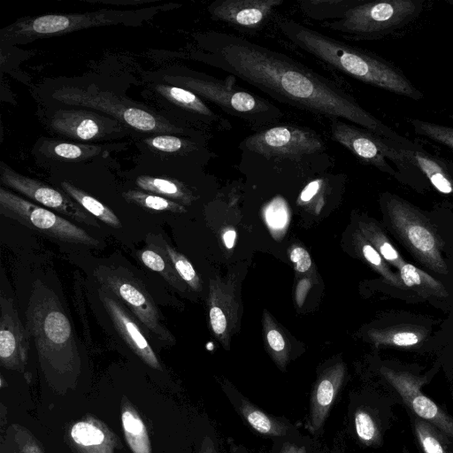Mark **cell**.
Segmentation results:
<instances>
[{
    "label": "cell",
    "mask_w": 453,
    "mask_h": 453,
    "mask_svg": "<svg viewBox=\"0 0 453 453\" xmlns=\"http://www.w3.org/2000/svg\"><path fill=\"white\" fill-rule=\"evenodd\" d=\"M27 330L34 338L46 376H76L80 356L69 319L57 296L37 281L27 311Z\"/></svg>",
    "instance_id": "obj_4"
},
{
    "label": "cell",
    "mask_w": 453,
    "mask_h": 453,
    "mask_svg": "<svg viewBox=\"0 0 453 453\" xmlns=\"http://www.w3.org/2000/svg\"><path fill=\"white\" fill-rule=\"evenodd\" d=\"M267 341L271 349L275 352H281L285 349L283 337L277 330L272 329L267 333Z\"/></svg>",
    "instance_id": "obj_42"
},
{
    "label": "cell",
    "mask_w": 453,
    "mask_h": 453,
    "mask_svg": "<svg viewBox=\"0 0 453 453\" xmlns=\"http://www.w3.org/2000/svg\"><path fill=\"white\" fill-rule=\"evenodd\" d=\"M197 453H248V451L243 445L237 444L232 438L227 440L226 449L221 451L216 437L207 434L202 438Z\"/></svg>",
    "instance_id": "obj_36"
},
{
    "label": "cell",
    "mask_w": 453,
    "mask_h": 453,
    "mask_svg": "<svg viewBox=\"0 0 453 453\" xmlns=\"http://www.w3.org/2000/svg\"><path fill=\"white\" fill-rule=\"evenodd\" d=\"M0 212L51 238L65 242L99 246V242L82 228L4 188H0Z\"/></svg>",
    "instance_id": "obj_7"
},
{
    "label": "cell",
    "mask_w": 453,
    "mask_h": 453,
    "mask_svg": "<svg viewBox=\"0 0 453 453\" xmlns=\"http://www.w3.org/2000/svg\"><path fill=\"white\" fill-rule=\"evenodd\" d=\"M265 219L268 226L273 229H282L288 222V211L285 205L274 201L266 209Z\"/></svg>",
    "instance_id": "obj_37"
},
{
    "label": "cell",
    "mask_w": 453,
    "mask_h": 453,
    "mask_svg": "<svg viewBox=\"0 0 453 453\" xmlns=\"http://www.w3.org/2000/svg\"><path fill=\"white\" fill-rule=\"evenodd\" d=\"M0 363L6 369L23 372L29 349V334L20 322L12 299L1 296Z\"/></svg>",
    "instance_id": "obj_16"
},
{
    "label": "cell",
    "mask_w": 453,
    "mask_h": 453,
    "mask_svg": "<svg viewBox=\"0 0 453 453\" xmlns=\"http://www.w3.org/2000/svg\"><path fill=\"white\" fill-rule=\"evenodd\" d=\"M351 425L357 441L367 447L380 446L382 442L379 424L366 406H357L351 412Z\"/></svg>",
    "instance_id": "obj_26"
},
{
    "label": "cell",
    "mask_w": 453,
    "mask_h": 453,
    "mask_svg": "<svg viewBox=\"0 0 453 453\" xmlns=\"http://www.w3.org/2000/svg\"><path fill=\"white\" fill-rule=\"evenodd\" d=\"M414 431L418 442L424 453H449L444 444L443 437L438 429L429 422L416 418Z\"/></svg>",
    "instance_id": "obj_29"
},
{
    "label": "cell",
    "mask_w": 453,
    "mask_h": 453,
    "mask_svg": "<svg viewBox=\"0 0 453 453\" xmlns=\"http://www.w3.org/2000/svg\"><path fill=\"white\" fill-rule=\"evenodd\" d=\"M51 125L59 133L81 140L93 139L101 131V125L96 118L80 111L58 112Z\"/></svg>",
    "instance_id": "obj_21"
},
{
    "label": "cell",
    "mask_w": 453,
    "mask_h": 453,
    "mask_svg": "<svg viewBox=\"0 0 453 453\" xmlns=\"http://www.w3.org/2000/svg\"><path fill=\"white\" fill-rule=\"evenodd\" d=\"M386 211L393 231L410 252L430 270L446 274L442 242L427 218L406 200L390 194Z\"/></svg>",
    "instance_id": "obj_6"
},
{
    "label": "cell",
    "mask_w": 453,
    "mask_h": 453,
    "mask_svg": "<svg viewBox=\"0 0 453 453\" xmlns=\"http://www.w3.org/2000/svg\"><path fill=\"white\" fill-rule=\"evenodd\" d=\"M150 143L157 150L174 152L182 148V140L173 135H158L150 139Z\"/></svg>",
    "instance_id": "obj_38"
},
{
    "label": "cell",
    "mask_w": 453,
    "mask_h": 453,
    "mask_svg": "<svg viewBox=\"0 0 453 453\" xmlns=\"http://www.w3.org/2000/svg\"><path fill=\"white\" fill-rule=\"evenodd\" d=\"M366 231L374 245L373 247L381 255L383 259L398 269L406 263L398 250L380 228L372 226Z\"/></svg>",
    "instance_id": "obj_34"
},
{
    "label": "cell",
    "mask_w": 453,
    "mask_h": 453,
    "mask_svg": "<svg viewBox=\"0 0 453 453\" xmlns=\"http://www.w3.org/2000/svg\"><path fill=\"white\" fill-rule=\"evenodd\" d=\"M282 4V0H219L213 2L208 11L214 20L251 33L258 30Z\"/></svg>",
    "instance_id": "obj_14"
},
{
    "label": "cell",
    "mask_w": 453,
    "mask_h": 453,
    "mask_svg": "<svg viewBox=\"0 0 453 453\" xmlns=\"http://www.w3.org/2000/svg\"><path fill=\"white\" fill-rule=\"evenodd\" d=\"M72 444L78 453H115L121 442L100 420L86 418L73 425L70 430Z\"/></svg>",
    "instance_id": "obj_19"
},
{
    "label": "cell",
    "mask_w": 453,
    "mask_h": 453,
    "mask_svg": "<svg viewBox=\"0 0 453 453\" xmlns=\"http://www.w3.org/2000/svg\"><path fill=\"white\" fill-rule=\"evenodd\" d=\"M136 185L143 190L182 201L188 200L182 188L175 182L161 178L141 176L136 180Z\"/></svg>",
    "instance_id": "obj_32"
},
{
    "label": "cell",
    "mask_w": 453,
    "mask_h": 453,
    "mask_svg": "<svg viewBox=\"0 0 453 453\" xmlns=\"http://www.w3.org/2000/svg\"><path fill=\"white\" fill-rule=\"evenodd\" d=\"M222 390L242 422L253 433L272 440L300 433L288 418L260 409L230 383L224 382Z\"/></svg>",
    "instance_id": "obj_15"
},
{
    "label": "cell",
    "mask_w": 453,
    "mask_h": 453,
    "mask_svg": "<svg viewBox=\"0 0 453 453\" xmlns=\"http://www.w3.org/2000/svg\"><path fill=\"white\" fill-rule=\"evenodd\" d=\"M53 152L60 157L75 159L81 157L83 154L81 148L72 143H57L53 146Z\"/></svg>",
    "instance_id": "obj_40"
},
{
    "label": "cell",
    "mask_w": 453,
    "mask_h": 453,
    "mask_svg": "<svg viewBox=\"0 0 453 453\" xmlns=\"http://www.w3.org/2000/svg\"><path fill=\"white\" fill-rule=\"evenodd\" d=\"M290 259L300 273H304L311 267V260L309 253L301 247L295 248L290 253Z\"/></svg>",
    "instance_id": "obj_39"
},
{
    "label": "cell",
    "mask_w": 453,
    "mask_h": 453,
    "mask_svg": "<svg viewBox=\"0 0 453 453\" xmlns=\"http://www.w3.org/2000/svg\"><path fill=\"white\" fill-rule=\"evenodd\" d=\"M269 453H314V441L300 432L273 440Z\"/></svg>",
    "instance_id": "obj_33"
},
{
    "label": "cell",
    "mask_w": 453,
    "mask_h": 453,
    "mask_svg": "<svg viewBox=\"0 0 453 453\" xmlns=\"http://www.w3.org/2000/svg\"><path fill=\"white\" fill-rule=\"evenodd\" d=\"M372 338L377 344L409 348L419 344L426 337L422 326L400 325L376 331Z\"/></svg>",
    "instance_id": "obj_25"
},
{
    "label": "cell",
    "mask_w": 453,
    "mask_h": 453,
    "mask_svg": "<svg viewBox=\"0 0 453 453\" xmlns=\"http://www.w3.org/2000/svg\"><path fill=\"white\" fill-rule=\"evenodd\" d=\"M449 118L453 121V114L449 115Z\"/></svg>",
    "instance_id": "obj_48"
},
{
    "label": "cell",
    "mask_w": 453,
    "mask_h": 453,
    "mask_svg": "<svg viewBox=\"0 0 453 453\" xmlns=\"http://www.w3.org/2000/svg\"><path fill=\"white\" fill-rule=\"evenodd\" d=\"M165 80L182 85L185 89L215 104L226 113L252 125H267L283 116L282 111L271 102L237 87L232 75L225 81L206 74L170 76Z\"/></svg>",
    "instance_id": "obj_5"
},
{
    "label": "cell",
    "mask_w": 453,
    "mask_h": 453,
    "mask_svg": "<svg viewBox=\"0 0 453 453\" xmlns=\"http://www.w3.org/2000/svg\"><path fill=\"white\" fill-rule=\"evenodd\" d=\"M300 10L308 18L353 40H375L413 22L425 0H306Z\"/></svg>",
    "instance_id": "obj_3"
},
{
    "label": "cell",
    "mask_w": 453,
    "mask_h": 453,
    "mask_svg": "<svg viewBox=\"0 0 453 453\" xmlns=\"http://www.w3.org/2000/svg\"><path fill=\"white\" fill-rule=\"evenodd\" d=\"M345 371L336 365L322 373L313 385L310 394L308 413L303 424L304 429L312 436L323 433L325 423L335 403L344 384Z\"/></svg>",
    "instance_id": "obj_17"
},
{
    "label": "cell",
    "mask_w": 453,
    "mask_h": 453,
    "mask_svg": "<svg viewBox=\"0 0 453 453\" xmlns=\"http://www.w3.org/2000/svg\"><path fill=\"white\" fill-rule=\"evenodd\" d=\"M122 427L126 441L134 453H151L150 441L145 425L134 407L122 405Z\"/></svg>",
    "instance_id": "obj_22"
},
{
    "label": "cell",
    "mask_w": 453,
    "mask_h": 453,
    "mask_svg": "<svg viewBox=\"0 0 453 453\" xmlns=\"http://www.w3.org/2000/svg\"><path fill=\"white\" fill-rule=\"evenodd\" d=\"M330 126L332 138L348 149L362 163L399 178L398 172L383 153L386 141L388 139L340 119L331 120Z\"/></svg>",
    "instance_id": "obj_12"
},
{
    "label": "cell",
    "mask_w": 453,
    "mask_h": 453,
    "mask_svg": "<svg viewBox=\"0 0 453 453\" xmlns=\"http://www.w3.org/2000/svg\"><path fill=\"white\" fill-rule=\"evenodd\" d=\"M124 198L129 203H135L142 208L153 211H184V208L164 196L146 194L141 191L129 190L123 193Z\"/></svg>",
    "instance_id": "obj_31"
},
{
    "label": "cell",
    "mask_w": 453,
    "mask_h": 453,
    "mask_svg": "<svg viewBox=\"0 0 453 453\" xmlns=\"http://www.w3.org/2000/svg\"><path fill=\"white\" fill-rule=\"evenodd\" d=\"M310 288V281L308 280H303L299 282L296 289V300L298 305L301 306L304 300V297Z\"/></svg>",
    "instance_id": "obj_43"
},
{
    "label": "cell",
    "mask_w": 453,
    "mask_h": 453,
    "mask_svg": "<svg viewBox=\"0 0 453 453\" xmlns=\"http://www.w3.org/2000/svg\"><path fill=\"white\" fill-rule=\"evenodd\" d=\"M445 2L453 8V0H445Z\"/></svg>",
    "instance_id": "obj_47"
},
{
    "label": "cell",
    "mask_w": 453,
    "mask_h": 453,
    "mask_svg": "<svg viewBox=\"0 0 453 453\" xmlns=\"http://www.w3.org/2000/svg\"><path fill=\"white\" fill-rule=\"evenodd\" d=\"M62 189L85 211L114 228L122 226L118 217L100 201L67 181L61 182Z\"/></svg>",
    "instance_id": "obj_27"
},
{
    "label": "cell",
    "mask_w": 453,
    "mask_h": 453,
    "mask_svg": "<svg viewBox=\"0 0 453 453\" xmlns=\"http://www.w3.org/2000/svg\"><path fill=\"white\" fill-rule=\"evenodd\" d=\"M414 132L453 150V127L419 119H411Z\"/></svg>",
    "instance_id": "obj_30"
},
{
    "label": "cell",
    "mask_w": 453,
    "mask_h": 453,
    "mask_svg": "<svg viewBox=\"0 0 453 453\" xmlns=\"http://www.w3.org/2000/svg\"><path fill=\"white\" fill-rule=\"evenodd\" d=\"M20 453H42L40 448L35 444V440L31 438H26L23 445L19 447Z\"/></svg>",
    "instance_id": "obj_44"
},
{
    "label": "cell",
    "mask_w": 453,
    "mask_h": 453,
    "mask_svg": "<svg viewBox=\"0 0 453 453\" xmlns=\"http://www.w3.org/2000/svg\"><path fill=\"white\" fill-rule=\"evenodd\" d=\"M399 152L416 165L437 191L453 194V162L428 153L419 145L415 149L397 148Z\"/></svg>",
    "instance_id": "obj_20"
},
{
    "label": "cell",
    "mask_w": 453,
    "mask_h": 453,
    "mask_svg": "<svg viewBox=\"0 0 453 453\" xmlns=\"http://www.w3.org/2000/svg\"><path fill=\"white\" fill-rule=\"evenodd\" d=\"M157 90L178 106L205 118L208 122H219L224 127V121L219 120V117L192 91L167 85H159Z\"/></svg>",
    "instance_id": "obj_24"
},
{
    "label": "cell",
    "mask_w": 453,
    "mask_h": 453,
    "mask_svg": "<svg viewBox=\"0 0 453 453\" xmlns=\"http://www.w3.org/2000/svg\"><path fill=\"white\" fill-rule=\"evenodd\" d=\"M281 34L295 46L327 66L370 86L415 101L419 90L395 65L370 51L349 45L291 19L278 21Z\"/></svg>",
    "instance_id": "obj_2"
},
{
    "label": "cell",
    "mask_w": 453,
    "mask_h": 453,
    "mask_svg": "<svg viewBox=\"0 0 453 453\" xmlns=\"http://www.w3.org/2000/svg\"><path fill=\"white\" fill-rule=\"evenodd\" d=\"M1 181L27 197L76 221L100 227L97 220L70 196L38 180L19 174L4 163L1 164Z\"/></svg>",
    "instance_id": "obj_10"
},
{
    "label": "cell",
    "mask_w": 453,
    "mask_h": 453,
    "mask_svg": "<svg viewBox=\"0 0 453 453\" xmlns=\"http://www.w3.org/2000/svg\"><path fill=\"white\" fill-rule=\"evenodd\" d=\"M210 320L213 332L216 334H222L226 328V319L223 311L217 306L210 310Z\"/></svg>",
    "instance_id": "obj_41"
},
{
    "label": "cell",
    "mask_w": 453,
    "mask_h": 453,
    "mask_svg": "<svg viewBox=\"0 0 453 453\" xmlns=\"http://www.w3.org/2000/svg\"><path fill=\"white\" fill-rule=\"evenodd\" d=\"M380 372L418 417L453 438V418L421 392V387L426 382L424 378L388 367H381Z\"/></svg>",
    "instance_id": "obj_11"
},
{
    "label": "cell",
    "mask_w": 453,
    "mask_h": 453,
    "mask_svg": "<svg viewBox=\"0 0 453 453\" xmlns=\"http://www.w3.org/2000/svg\"><path fill=\"white\" fill-rule=\"evenodd\" d=\"M99 294L117 332L128 347L147 365L157 370H162L161 365L149 342L124 306L116 298L107 295L104 290L101 289Z\"/></svg>",
    "instance_id": "obj_18"
},
{
    "label": "cell",
    "mask_w": 453,
    "mask_h": 453,
    "mask_svg": "<svg viewBox=\"0 0 453 453\" xmlns=\"http://www.w3.org/2000/svg\"><path fill=\"white\" fill-rule=\"evenodd\" d=\"M235 237L236 233L233 229H229L224 233L223 240L227 249L233 248V246L234 245Z\"/></svg>",
    "instance_id": "obj_46"
},
{
    "label": "cell",
    "mask_w": 453,
    "mask_h": 453,
    "mask_svg": "<svg viewBox=\"0 0 453 453\" xmlns=\"http://www.w3.org/2000/svg\"><path fill=\"white\" fill-rule=\"evenodd\" d=\"M110 13H88L77 15L48 14L18 22L6 29L3 37L8 40L35 37L45 35L66 33L90 26L113 23Z\"/></svg>",
    "instance_id": "obj_13"
},
{
    "label": "cell",
    "mask_w": 453,
    "mask_h": 453,
    "mask_svg": "<svg viewBox=\"0 0 453 453\" xmlns=\"http://www.w3.org/2000/svg\"><path fill=\"white\" fill-rule=\"evenodd\" d=\"M95 275L102 286L122 300L159 340L167 343L173 342L150 295L140 280L121 269L100 267L95 271Z\"/></svg>",
    "instance_id": "obj_8"
},
{
    "label": "cell",
    "mask_w": 453,
    "mask_h": 453,
    "mask_svg": "<svg viewBox=\"0 0 453 453\" xmlns=\"http://www.w3.org/2000/svg\"><path fill=\"white\" fill-rule=\"evenodd\" d=\"M203 58L280 103L331 120H348L407 150L418 145L374 117L334 81L246 38L211 32L203 37Z\"/></svg>",
    "instance_id": "obj_1"
},
{
    "label": "cell",
    "mask_w": 453,
    "mask_h": 453,
    "mask_svg": "<svg viewBox=\"0 0 453 453\" xmlns=\"http://www.w3.org/2000/svg\"><path fill=\"white\" fill-rule=\"evenodd\" d=\"M162 247L178 275L189 286L197 288L199 279L191 263L166 242H164Z\"/></svg>",
    "instance_id": "obj_35"
},
{
    "label": "cell",
    "mask_w": 453,
    "mask_h": 453,
    "mask_svg": "<svg viewBox=\"0 0 453 453\" xmlns=\"http://www.w3.org/2000/svg\"><path fill=\"white\" fill-rule=\"evenodd\" d=\"M404 288H411L426 297H445L448 292L441 281L411 264L405 263L399 269Z\"/></svg>",
    "instance_id": "obj_23"
},
{
    "label": "cell",
    "mask_w": 453,
    "mask_h": 453,
    "mask_svg": "<svg viewBox=\"0 0 453 453\" xmlns=\"http://www.w3.org/2000/svg\"><path fill=\"white\" fill-rule=\"evenodd\" d=\"M318 189V181L310 183L301 194V200L303 202L309 201L317 193Z\"/></svg>",
    "instance_id": "obj_45"
},
{
    "label": "cell",
    "mask_w": 453,
    "mask_h": 453,
    "mask_svg": "<svg viewBox=\"0 0 453 453\" xmlns=\"http://www.w3.org/2000/svg\"><path fill=\"white\" fill-rule=\"evenodd\" d=\"M244 149L265 157L296 158L321 151L324 142L314 132L296 126L280 125L248 136Z\"/></svg>",
    "instance_id": "obj_9"
},
{
    "label": "cell",
    "mask_w": 453,
    "mask_h": 453,
    "mask_svg": "<svg viewBox=\"0 0 453 453\" xmlns=\"http://www.w3.org/2000/svg\"><path fill=\"white\" fill-rule=\"evenodd\" d=\"M151 248L144 249L139 252L141 261L150 269L158 273L165 280L176 288H180L179 275L174 270L164 248L157 245H150Z\"/></svg>",
    "instance_id": "obj_28"
}]
</instances>
